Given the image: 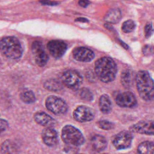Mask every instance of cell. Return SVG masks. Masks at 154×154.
<instances>
[{
    "label": "cell",
    "mask_w": 154,
    "mask_h": 154,
    "mask_svg": "<svg viewBox=\"0 0 154 154\" xmlns=\"http://www.w3.org/2000/svg\"><path fill=\"white\" fill-rule=\"evenodd\" d=\"M31 50L37 64L40 67L45 66L48 61L49 57L42 43L38 41L34 42L31 46Z\"/></svg>",
    "instance_id": "8"
},
{
    "label": "cell",
    "mask_w": 154,
    "mask_h": 154,
    "mask_svg": "<svg viewBox=\"0 0 154 154\" xmlns=\"http://www.w3.org/2000/svg\"><path fill=\"white\" fill-rule=\"evenodd\" d=\"M44 87L51 91H60L63 87L62 83L55 79H50L44 83Z\"/></svg>",
    "instance_id": "22"
},
{
    "label": "cell",
    "mask_w": 154,
    "mask_h": 154,
    "mask_svg": "<svg viewBox=\"0 0 154 154\" xmlns=\"http://www.w3.org/2000/svg\"><path fill=\"white\" fill-rule=\"evenodd\" d=\"M133 140V135L129 131H122L114 135L111 143L117 150H125L129 148Z\"/></svg>",
    "instance_id": "5"
},
{
    "label": "cell",
    "mask_w": 154,
    "mask_h": 154,
    "mask_svg": "<svg viewBox=\"0 0 154 154\" xmlns=\"http://www.w3.org/2000/svg\"><path fill=\"white\" fill-rule=\"evenodd\" d=\"M114 99L117 104L122 107L132 108L137 105L135 96L129 91L115 93Z\"/></svg>",
    "instance_id": "9"
},
{
    "label": "cell",
    "mask_w": 154,
    "mask_h": 154,
    "mask_svg": "<svg viewBox=\"0 0 154 154\" xmlns=\"http://www.w3.org/2000/svg\"><path fill=\"white\" fill-rule=\"evenodd\" d=\"M61 81L68 88L76 90L82 82V77L76 70H67L63 72L61 76Z\"/></svg>",
    "instance_id": "7"
},
{
    "label": "cell",
    "mask_w": 154,
    "mask_h": 154,
    "mask_svg": "<svg viewBox=\"0 0 154 154\" xmlns=\"http://www.w3.org/2000/svg\"><path fill=\"white\" fill-rule=\"evenodd\" d=\"M61 139L66 144L72 147H79L85 142L82 132L72 125H66L63 128Z\"/></svg>",
    "instance_id": "4"
},
{
    "label": "cell",
    "mask_w": 154,
    "mask_h": 154,
    "mask_svg": "<svg viewBox=\"0 0 154 154\" xmlns=\"http://www.w3.org/2000/svg\"><path fill=\"white\" fill-rule=\"evenodd\" d=\"M102 154H106V153H102Z\"/></svg>",
    "instance_id": "34"
},
{
    "label": "cell",
    "mask_w": 154,
    "mask_h": 154,
    "mask_svg": "<svg viewBox=\"0 0 154 154\" xmlns=\"http://www.w3.org/2000/svg\"><path fill=\"white\" fill-rule=\"evenodd\" d=\"M94 117L93 110L85 106H79L73 112L74 119L79 122H87L92 120Z\"/></svg>",
    "instance_id": "11"
},
{
    "label": "cell",
    "mask_w": 154,
    "mask_h": 154,
    "mask_svg": "<svg viewBox=\"0 0 154 154\" xmlns=\"http://www.w3.org/2000/svg\"><path fill=\"white\" fill-rule=\"evenodd\" d=\"M73 56L78 61L82 62L91 61L94 57V52L90 49L84 47L76 48L73 51Z\"/></svg>",
    "instance_id": "13"
},
{
    "label": "cell",
    "mask_w": 154,
    "mask_h": 154,
    "mask_svg": "<svg viewBox=\"0 0 154 154\" xmlns=\"http://www.w3.org/2000/svg\"><path fill=\"white\" fill-rule=\"evenodd\" d=\"M91 144L93 150L97 152L104 150L107 146L106 138L103 136L99 134H96L92 137Z\"/></svg>",
    "instance_id": "16"
},
{
    "label": "cell",
    "mask_w": 154,
    "mask_h": 154,
    "mask_svg": "<svg viewBox=\"0 0 154 154\" xmlns=\"http://www.w3.org/2000/svg\"><path fill=\"white\" fill-rule=\"evenodd\" d=\"M122 18L121 11L119 8H112L109 10L105 17V20L109 23H118Z\"/></svg>",
    "instance_id": "17"
},
{
    "label": "cell",
    "mask_w": 154,
    "mask_h": 154,
    "mask_svg": "<svg viewBox=\"0 0 154 154\" xmlns=\"http://www.w3.org/2000/svg\"><path fill=\"white\" fill-rule=\"evenodd\" d=\"M43 143L48 146H55L58 141V134L57 131L51 128H46L42 133Z\"/></svg>",
    "instance_id": "14"
},
{
    "label": "cell",
    "mask_w": 154,
    "mask_h": 154,
    "mask_svg": "<svg viewBox=\"0 0 154 154\" xmlns=\"http://www.w3.org/2000/svg\"><path fill=\"white\" fill-rule=\"evenodd\" d=\"M34 118L37 123L46 128L52 127L56 123L55 119L44 112H36L34 116Z\"/></svg>",
    "instance_id": "15"
},
{
    "label": "cell",
    "mask_w": 154,
    "mask_h": 154,
    "mask_svg": "<svg viewBox=\"0 0 154 154\" xmlns=\"http://www.w3.org/2000/svg\"><path fill=\"white\" fill-rule=\"evenodd\" d=\"M8 126V122L4 119H0V134L5 131Z\"/></svg>",
    "instance_id": "29"
},
{
    "label": "cell",
    "mask_w": 154,
    "mask_h": 154,
    "mask_svg": "<svg viewBox=\"0 0 154 154\" xmlns=\"http://www.w3.org/2000/svg\"><path fill=\"white\" fill-rule=\"evenodd\" d=\"M20 99L26 103H32L35 100L34 93L31 90H24L20 94Z\"/></svg>",
    "instance_id": "23"
},
{
    "label": "cell",
    "mask_w": 154,
    "mask_h": 154,
    "mask_svg": "<svg viewBox=\"0 0 154 154\" xmlns=\"http://www.w3.org/2000/svg\"><path fill=\"white\" fill-rule=\"evenodd\" d=\"M142 52L144 55L149 56L154 54V46L151 45H145L143 47Z\"/></svg>",
    "instance_id": "27"
},
{
    "label": "cell",
    "mask_w": 154,
    "mask_h": 154,
    "mask_svg": "<svg viewBox=\"0 0 154 154\" xmlns=\"http://www.w3.org/2000/svg\"><path fill=\"white\" fill-rule=\"evenodd\" d=\"M97 126L103 130H111L114 128V124L107 120H100L97 123Z\"/></svg>",
    "instance_id": "26"
},
{
    "label": "cell",
    "mask_w": 154,
    "mask_h": 154,
    "mask_svg": "<svg viewBox=\"0 0 154 154\" xmlns=\"http://www.w3.org/2000/svg\"><path fill=\"white\" fill-rule=\"evenodd\" d=\"M79 4L80 6L82 7H87L88 4H90V1H79Z\"/></svg>",
    "instance_id": "30"
},
{
    "label": "cell",
    "mask_w": 154,
    "mask_h": 154,
    "mask_svg": "<svg viewBox=\"0 0 154 154\" xmlns=\"http://www.w3.org/2000/svg\"><path fill=\"white\" fill-rule=\"evenodd\" d=\"M137 154H154V143L146 141L140 143L137 149Z\"/></svg>",
    "instance_id": "18"
},
{
    "label": "cell",
    "mask_w": 154,
    "mask_h": 154,
    "mask_svg": "<svg viewBox=\"0 0 154 154\" xmlns=\"http://www.w3.org/2000/svg\"><path fill=\"white\" fill-rule=\"evenodd\" d=\"M144 32H145V36L146 38H148L151 36V35L153 32V29L151 23H147L145 26Z\"/></svg>",
    "instance_id": "28"
},
{
    "label": "cell",
    "mask_w": 154,
    "mask_h": 154,
    "mask_svg": "<svg viewBox=\"0 0 154 154\" xmlns=\"http://www.w3.org/2000/svg\"><path fill=\"white\" fill-rule=\"evenodd\" d=\"M47 48L51 54L55 58H61L67 50V45L61 40H51L48 45Z\"/></svg>",
    "instance_id": "12"
},
{
    "label": "cell",
    "mask_w": 154,
    "mask_h": 154,
    "mask_svg": "<svg viewBox=\"0 0 154 154\" xmlns=\"http://www.w3.org/2000/svg\"><path fill=\"white\" fill-rule=\"evenodd\" d=\"M100 110L104 114H108L111 111V102L107 94L100 96L99 102Z\"/></svg>",
    "instance_id": "19"
},
{
    "label": "cell",
    "mask_w": 154,
    "mask_h": 154,
    "mask_svg": "<svg viewBox=\"0 0 154 154\" xmlns=\"http://www.w3.org/2000/svg\"><path fill=\"white\" fill-rule=\"evenodd\" d=\"M132 132L140 134L154 135V122L143 120L138 122L129 128Z\"/></svg>",
    "instance_id": "10"
},
{
    "label": "cell",
    "mask_w": 154,
    "mask_h": 154,
    "mask_svg": "<svg viewBox=\"0 0 154 154\" xmlns=\"http://www.w3.org/2000/svg\"><path fill=\"white\" fill-rule=\"evenodd\" d=\"M80 97L86 101H91L93 99V93L87 88H82L79 92Z\"/></svg>",
    "instance_id": "24"
},
{
    "label": "cell",
    "mask_w": 154,
    "mask_h": 154,
    "mask_svg": "<svg viewBox=\"0 0 154 154\" xmlns=\"http://www.w3.org/2000/svg\"><path fill=\"white\" fill-rule=\"evenodd\" d=\"M1 152L2 154H15L17 152V146L12 141L8 140L1 144Z\"/></svg>",
    "instance_id": "21"
},
{
    "label": "cell",
    "mask_w": 154,
    "mask_h": 154,
    "mask_svg": "<svg viewBox=\"0 0 154 154\" xmlns=\"http://www.w3.org/2000/svg\"><path fill=\"white\" fill-rule=\"evenodd\" d=\"M77 154H82V153H77Z\"/></svg>",
    "instance_id": "33"
},
{
    "label": "cell",
    "mask_w": 154,
    "mask_h": 154,
    "mask_svg": "<svg viewBox=\"0 0 154 154\" xmlns=\"http://www.w3.org/2000/svg\"><path fill=\"white\" fill-rule=\"evenodd\" d=\"M46 106L48 110L56 115H62L67 111V105L61 98L50 96L46 100Z\"/></svg>",
    "instance_id": "6"
},
{
    "label": "cell",
    "mask_w": 154,
    "mask_h": 154,
    "mask_svg": "<svg viewBox=\"0 0 154 154\" xmlns=\"http://www.w3.org/2000/svg\"><path fill=\"white\" fill-rule=\"evenodd\" d=\"M77 20H78V21H82V22H87L88 20L86 19H85V18H78V19H77L76 20V21H77Z\"/></svg>",
    "instance_id": "32"
},
{
    "label": "cell",
    "mask_w": 154,
    "mask_h": 154,
    "mask_svg": "<svg viewBox=\"0 0 154 154\" xmlns=\"http://www.w3.org/2000/svg\"><path fill=\"white\" fill-rule=\"evenodd\" d=\"M94 71L101 81L107 83L114 80L117 72V67L112 58L102 57L96 61Z\"/></svg>",
    "instance_id": "1"
},
{
    "label": "cell",
    "mask_w": 154,
    "mask_h": 154,
    "mask_svg": "<svg viewBox=\"0 0 154 154\" xmlns=\"http://www.w3.org/2000/svg\"><path fill=\"white\" fill-rule=\"evenodd\" d=\"M135 28V23L132 20H127L123 22L122 29L125 33H129L132 32Z\"/></svg>",
    "instance_id": "25"
},
{
    "label": "cell",
    "mask_w": 154,
    "mask_h": 154,
    "mask_svg": "<svg viewBox=\"0 0 154 154\" xmlns=\"http://www.w3.org/2000/svg\"><path fill=\"white\" fill-rule=\"evenodd\" d=\"M133 72L130 69L124 70L121 75V82L126 88H129L133 82Z\"/></svg>",
    "instance_id": "20"
},
{
    "label": "cell",
    "mask_w": 154,
    "mask_h": 154,
    "mask_svg": "<svg viewBox=\"0 0 154 154\" xmlns=\"http://www.w3.org/2000/svg\"><path fill=\"white\" fill-rule=\"evenodd\" d=\"M137 88L140 96L144 100L154 99V81L148 72L139 71L135 76Z\"/></svg>",
    "instance_id": "2"
},
{
    "label": "cell",
    "mask_w": 154,
    "mask_h": 154,
    "mask_svg": "<svg viewBox=\"0 0 154 154\" xmlns=\"http://www.w3.org/2000/svg\"><path fill=\"white\" fill-rule=\"evenodd\" d=\"M42 4H46V5H54L57 4V3L56 2H50V1H42L40 2Z\"/></svg>",
    "instance_id": "31"
},
{
    "label": "cell",
    "mask_w": 154,
    "mask_h": 154,
    "mask_svg": "<svg viewBox=\"0 0 154 154\" xmlns=\"http://www.w3.org/2000/svg\"><path fill=\"white\" fill-rule=\"evenodd\" d=\"M0 51L7 57L17 60L22 55V48L19 40L12 36L2 38L0 40Z\"/></svg>",
    "instance_id": "3"
}]
</instances>
